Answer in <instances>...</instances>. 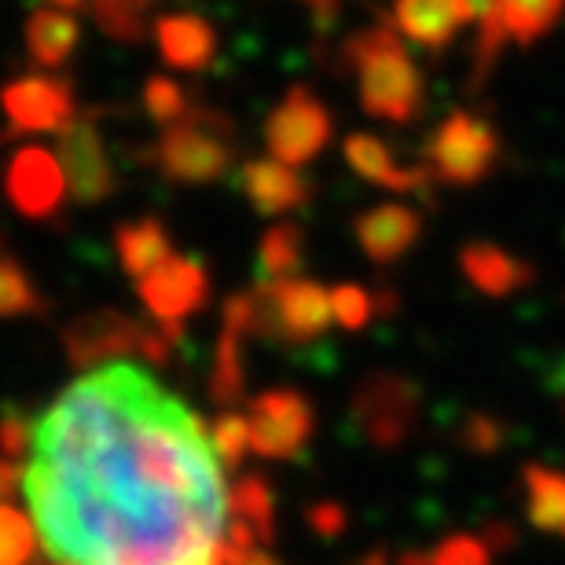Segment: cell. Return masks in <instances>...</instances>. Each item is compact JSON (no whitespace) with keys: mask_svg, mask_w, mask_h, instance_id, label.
Here are the masks:
<instances>
[{"mask_svg":"<svg viewBox=\"0 0 565 565\" xmlns=\"http://www.w3.org/2000/svg\"><path fill=\"white\" fill-rule=\"evenodd\" d=\"M257 334L287 345H309L331 331V294L312 279H279L257 282Z\"/></svg>","mask_w":565,"mask_h":565,"instance_id":"4","label":"cell"},{"mask_svg":"<svg viewBox=\"0 0 565 565\" xmlns=\"http://www.w3.org/2000/svg\"><path fill=\"white\" fill-rule=\"evenodd\" d=\"M437 565H492V551L481 536H451L434 547Z\"/></svg>","mask_w":565,"mask_h":565,"instance_id":"34","label":"cell"},{"mask_svg":"<svg viewBox=\"0 0 565 565\" xmlns=\"http://www.w3.org/2000/svg\"><path fill=\"white\" fill-rule=\"evenodd\" d=\"M41 312H44V298L26 276V268L8 250H0V320H8V316H41Z\"/></svg>","mask_w":565,"mask_h":565,"instance_id":"26","label":"cell"},{"mask_svg":"<svg viewBox=\"0 0 565 565\" xmlns=\"http://www.w3.org/2000/svg\"><path fill=\"white\" fill-rule=\"evenodd\" d=\"M60 166L66 173V188L85 206L115 195V169H110L107 147L93 121L82 118L60 132Z\"/></svg>","mask_w":565,"mask_h":565,"instance_id":"12","label":"cell"},{"mask_svg":"<svg viewBox=\"0 0 565 565\" xmlns=\"http://www.w3.org/2000/svg\"><path fill=\"white\" fill-rule=\"evenodd\" d=\"M0 110L8 118V137L19 132H55L74 126V85L63 74H26L0 88Z\"/></svg>","mask_w":565,"mask_h":565,"instance_id":"8","label":"cell"},{"mask_svg":"<svg viewBox=\"0 0 565 565\" xmlns=\"http://www.w3.org/2000/svg\"><path fill=\"white\" fill-rule=\"evenodd\" d=\"M250 331L235 323L221 327L217 338V356H213V371H210V397L221 404V408H232V404L243 401L246 393V367H243V338Z\"/></svg>","mask_w":565,"mask_h":565,"instance_id":"21","label":"cell"},{"mask_svg":"<svg viewBox=\"0 0 565 565\" xmlns=\"http://www.w3.org/2000/svg\"><path fill=\"white\" fill-rule=\"evenodd\" d=\"M143 8H147V0H93V15L99 22V30L121 44L143 41V30H147Z\"/></svg>","mask_w":565,"mask_h":565,"instance_id":"28","label":"cell"},{"mask_svg":"<svg viewBox=\"0 0 565 565\" xmlns=\"http://www.w3.org/2000/svg\"><path fill=\"white\" fill-rule=\"evenodd\" d=\"M353 419L371 445L397 448L412 434L415 419H419V390L404 375H393V371L367 375L356 386Z\"/></svg>","mask_w":565,"mask_h":565,"instance_id":"9","label":"cell"},{"mask_svg":"<svg viewBox=\"0 0 565 565\" xmlns=\"http://www.w3.org/2000/svg\"><path fill=\"white\" fill-rule=\"evenodd\" d=\"M8 202L30 221H55L66 202V173L44 147H22L4 169Z\"/></svg>","mask_w":565,"mask_h":565,"instance_id":"11","label":"cell"},{"mask_svg":"<svg viewBox=\"0 0 565 565\" xmlns=\"http://www.w3.org/2000/svg\"><path fill=\"white\" fill-rule=\"evenodd\" d=\"M334 118L309 85H294L265 121V143L282 166H309L331 143Z\"/></svg>","mask_w":565,"mask_h":565,"instance_id":"6","label":"cell"},{"mask_svg":"<svg viewBox=\"0 0 565 565\" xmlns=\"http://www.w3.org/2000/svg\"><path fill=\"white\" fill-rule=\"evenodd\" d=\"M143 107L154 126H166V129L177 126V121L191 110L184 88H180L173 77H162V74H154L151 82L143 85Z\"/></svg>","mask_w":565,"mask_h":565,"instance_id":"29","label":"cell"},{"mask_svg":"<svg viewBox=\"0 0 565 565\" xmlns=\"http://www.w3.org/2000/svg\"><path fill=\"white\" fill-rule=\"evenodd\" d=\"M210 445L224 467H239L243 456L250 451V423H246V415H221L210 429Z\"/></svg>","mask_w":565,"mask_h":565,"instance_id":"31","label":"cell"},{"mask_svg":"<svg viewBox=\"0 0 565 565\" xmlns=\"http://www.w3.org/2000/svg\"><path fill=\"white\" fill-rule=\"evenodd\" d=\"M305 262V232L298 224H273L262 235V250H257V282H279L294 279Z\"/></svg>","mask_w":565,"mask_h":565,"instance_id":"23","label":"cell"},{"mask_svg":"<svg viewBox=\"0 0 565 565\" xmlns=\"http://www.w3.org/2000/svg\"><path fill=\"white\" fill-rule=\"evenodd\" d=\"M250 451L265 459H290L312 437V404L298 390H268L250 401Z\"/></svg>","mask_w":565,"mask_h":565,"instance_id":"10","label":"cell"},{"mask_svg":"<svg viewBox=\"0 0 565 565\" xmlns=\"http://www.w3.org/2000/svg\"><path fill=\"white\" fill-rule=\"evenodd\" d=\"M331 312L345 331H364L371 316H375V294H367L356 282H342V287L331 290Z\"/></svg>","mask_w":565,"mask_h":565,"instance_id":"32","label":"cell"},{"mask_svg":"<svg viewBox=\"0 0 565 565\" xmlns=\"http://www.w3.org/2000/svg\"><path fill=\"white\" fill-rule=\"evenodd\" d=\"M309 4H312L316 11H320V15L331 19V15H334V8H338V0H309Z\"/></svg>","mask_w":565,"mask_h":565,"instance_id":"38","label":"cell"},{"mask_svg":"<svg viewBox=\"0 0 565 565\" xmlns=\"http://www.w3.org/2000/svg\"><path fill=\"white\" fill-rule=\"evenodd\" d=\"M360 565H386V558H382V555H367Z\"/></svg>","mask_w":565,"mask_h":565,"instance_id":"41","label":"cell"},{"mask_svg":"<svg viewBox=\"0 0 565 565\" xmlns=\"http://www.w3.org/2000/svg\"><path fill=\"white\" fill-rule=\"evenodd\" d=\"M147 162L173 184H213L235 162V126L228 115L210 107H191L177 126L158 137Z\"/></svg>","mask_w":565,"mask_h":565,"instance_id":"2","label":"cell"},{"mask_svg":"<svg viewBox=\"0 0 565 565\" xmlns=\"http://www.w3.org/2000/svg\"><path fill=\"white\" fill-rule=\"evenodd\" d=\"M49 4H52V8H66V11H77V8L85 4V0H49Z\"/></svg>","mask_w":565,"mask_h":565,"instance_id":"40","label":"cell"},{"mask_svg":"<svg viewBox=\"0 0 565 565\" xmlns=\"http://www.w3.org/2000/svg\"><path fill=\"white\" fill-rule=\"evenodd\" d=\"M140 301L147 312L158 320L169 342H180L184 334V320L206 309L210 301V273L199 257H169L166 265H158L151 276L140 279Z\"/></svg>","mask_w":565,"mask_h":565,"instance_id":"7","label":"cell"},{"mask_svg":"<svg viewBox=\"0 0 565 565\" xmlns=\"http://www.w3.org/2000/svg\"><path fill=\"white\" fill-rule=\"evenodd\" d=\"M345 60L356 71L360 107L371 118H386L404 126V121H415L423 115L426 104L423 74L386 22L353 33L345 41Z\"/></svg>","mask_w":565,"mask_h":565,"instance_id":"1","label":"cell"},{"mask_svg":"<svg viewBox=\"0 0 565 565\" xmlns=\"http://www.w3.org/2000/svg\"><path fill=\"white\" fill-rule=\"evenodd\" d=\"M356 243L375 265H393L419 243L423 235V217L408 206H379L360 213L356 224Z\"/></svg>","mask_w":565,"mask_h":565,"instance_id":"15","label":"cell"},{"mask_svg":"<svg viewBox=\"0 0 565 565\" xmlns=\"http://www.w3.org/2000/svg\"><path fill=\"white\" fill-rule=\"evenodd\" d=\"M38 551L41 544L30 514L15 503H0V565H33Z\"/></svg>","mask_w":565,"mask_h":565,"instance_id":"27","label":"cell"},{"mask_svg":"<svg viewBox=\"0 0 565 565\" xmlns=\"http://www.w3.org/2000/svg\"><path fill=\"white\" fill-rule=\"evenodd\" d=\"M500 158V140L489 121L473 118L470 110H456L437 126L426 143V169L429 177L451 188H470L492 173Z\"/></svg>","mask_w":565,"mask_h":565,"instance_id":"5","label":"cell"},{"mask_svg":"<svg viewBox=\"0 0 565 565\" xmlns=\"http://www.w3.org/2000/svg\"><path fill=\"white\" fill-rule=\"evenodd\" d=\"M15 492H19V462L0 456V503H11Z\"/></svg>","mask_w":565,"mask_h":565,"instance_id":"37","label":"cell"},{"mask_svg":"<svg viewBox=\"0 0 565 565\" xmlns=\"http://www.w3.org/2000/svg\"><path fill=\"white\" fill-rule=\"evenodd\" d=\"M462 440H467L473 451H492V448H500V426L492 419H484V415H470L467 429H462Z\"/></svg>","mask_w":565,"mask_h":565,"instance_id":"35","label":"cell"},{"mask_svg":"<svg viewBox=\"0 0 565 565\" xmlns=\"http://www.w3.org/2000/svg\"><path fill=\"white\" fill-rule=\"evenodd\" d=\"M239 191L250 199V206L265 217L301 210L312 199V184L294 173L290 166L273 162V158H250L239 169Z\"/></svg>","mask_w":565,"mask_h":565,"instance_id":"13","label":"cell"},{"mask_svg":"<svg viewBox=\"0 0 565 565\" xmlns=\"http://www.w3.org/2000/svg\"><path fill=\"white\" fill-rule=\"evenodd\" d=\"M77 41H82V26H77L71 11L38 8L26 22V49L33 63L44 66V71H60L74 55Z\"/></svg>","mask_w":565,"mask_h":565,"instance_id":"19","label":"cell"},{"mask_svg":"<svg viewBox=\"0 0 565 565\" xmlns=\"http://www.w3.org/2000/svg\"><path fill=\"white\" fill-rule=\"evenodd\" d=\"M228 507L235 511L232 518H239V522L257 529L265 544L273 540V529H276V500H273V489H268L265 478H257V473H246V478L235 481V489L228 495Z\"/></svg>","mask_w":565,"mask_h":565,"instance_id":"25","label":"cell"},{"mask_svg":"<svg viewBox=\"0 0 565 565\" xmlns=\"http://www.w3.org/2000/svg\"><path fill=\"white\" fill-rule=\"evenodd\" d=\"M459 268L473 287L489 298H507V294L522 290L525 282H533L536 268L514 257L511 250L503 246H492V243H470L459 250Z\"/></svg>","mask_w":565,"mask_h":565,"instance_id":"17","label":"cell"},{"mask_svg":"<svg viewBox=\"0 0 565 565\" xmlns=\"http://www.w3.org/2000/svg\"><path fill=\"white\" fill-rule=\"evenodd\" d=\"M243 565H279V562L273 555H265V551H257V555H250Z\"/></svg>","mask_w":565,"mask_h":565,"instance_id":"39","label":"cell"},{"mask_svg":"<svg viewBox=\"0 0 565 565\" xmlns=\"http://www.w3.org/2000/svg\"><path fill=\"white\" fill-rule=\"evenodd\" d=\"M154 41L166 66L199 74L217 55V33L202 15H162L154 22Z\"/></svg>","mask_w":565,"mask_h":565,"instance_id":"16","label":"cell"},{"mask_svg":"<svg viewBox=\"0 0 565 565\" xmlns=\"http://www.w3.org/2000/svg\"><path fill=\"white\" fill-rule=\"evenodd\" d=\"M478 22H481V33H478V52H473V82H484V77L492 74L495 60H500L503 52V41H507V26L500 19V11H495L492 0H484L481 11H478Z\"/></svg>","mask_w":565,"mask_h":565,"instance_id":"30","label":"cell"},{"mask_svg":"<svg viewBox=\"0 0 565 565\" xmlns=\"http://www.w3.org/2000/svg\"><path fill=\"white\" fill-rule=\"evenodd\" d=\"M309 522L320 529V533H327V536H334V533H342L345 529V511L342 507H312V514H309Z\"/></svg>","mask_w":565,"mask_h":565,"instance_id":"36","label":"cell"},{"mask_svg":"<svg viewBox=\"0 0 565 565\" xmlns=\"http://www.w3.org/2000/svg\"><path fill=\"white\" fill-rule=\"evenodd\" d=\"M115 246H118L121 268H126L132 279H147L158 265H166L169 257H173V246H169V235L158 217L121 224L115 232Z\"/></svg>","mask_w":565,"mask_h":565,"instance_id":"20","label":"cell"},{"mask_svg":"<svg viewBox=\"0 0 565 565\" xmlns=\"http://www.w3.org/2000/svg\"><path fill=\"white\" fill-rule=\"evenodd\" d=\"M525 511L529 522L544 533L565 529V473L547 467H525Z\"/></svg>","mask_w":565,"mask_h":565,"instance_id":"22","label":"cell"},{"mask_svg":"<svg viewBox=\"0 0 565 565\" xmlns=\"http://www.w3.org/2000/svg\"><path fill=\"white\" fill-rule=\"evenodd\" d=\"M33 448V423L26 419V412L8 408L0 412V456L19 462Z\"/></svg>","mask_w":565,"mask_h":565,"instance_id":"33","label":"cell"},{"mask_svg":"<svg viewBox=\"0 0 565 565\" xmlns=\"http://www.w3.org/2000/svg\"><path fill=\"white\" fill-rule=\"evenodd\" d=\"M345 158L349 166L356 169L360 177L371 180L379 188H390V191H426L429 188V169H401L393 162V151L379 137H367V132H353L345 140Z\"/></svg>","mask_w":565,"mask_h":565,"instance_id":"18","label":"cell"},{"mask_svg":"<svg viewBox=\"0 0 565 565\" xmlns=\"http://www.w3.org/2000/svg\"><path fill=\"white\" fill-rule=\"evenodd\" d=\"M507 33L518 44H536L562 19L565 0H492Z\"/></svg>","mask_w":565,"mask_h":565,"instance_id":"24","label":"cell"},{"mask_svg":"<svg viewBox=\"0 0 565 565\" xmlns=\"http://www.w3.org/2000/svg\"><path fill=\"white\" fill-rule=\"evenodd\" d=\"M63 349L71 356L74 367H96V364H115L118 356L137 353L147 364H166L173 356V342L147 327L140 320H132L121 309H96L85 312L63 331Z\"/></svg>","mask_w":565,"mask_h":565,"instance_id":"3","label":"cell"},{"mask_svg":"<svg viewBox=\"0 0 565 565\" xmlns=\"http://www.w3.org/2000/svg\"><path fill=\"white\" fill-rule=\"evenodd\" d=\"M473 19V0H397L393 22L426 52H440Z\"/></svg>","mask_w":565,"mask_h":565,"instance_id":"14","label":"cell"}]
</instances>
